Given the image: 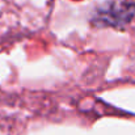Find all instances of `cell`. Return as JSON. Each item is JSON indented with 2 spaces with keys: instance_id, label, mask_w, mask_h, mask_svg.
Masks as SVG:
<instances>
[{
  "instance_id": "1",
  "label": "cell",
  "mask_w": 135,
  "mask_h": 135,
  "mask_svg": "<svg viewBox=\"0 0 135 135\" xmlns=\"http://www.w3.org/2000/svg\"><path fill=\"white\" fill-rule=\"evenodd\" d=\"M135 15V3L133 0H114L97 9L93 24L96 26H126Z\"/></svg>"
}]
</instances>
